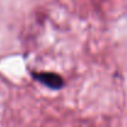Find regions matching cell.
Segmentation results:
<instances>
[{"label": "cell", "instance_id": "cell-1", "mask_svg": "<svg viewBox=\"0 0 127 127\" xmlns=\"http://www.w3.org/2000/svg\"><path fill=\"white\" fill-rule=\"evenodd\" d=\"M31 77L52 90H59L64 86V79L53 72H31Z\"/></svg>", "mask_w": 127, "mask_h": 127}]
</instances>
